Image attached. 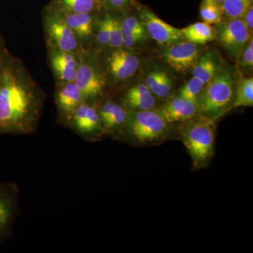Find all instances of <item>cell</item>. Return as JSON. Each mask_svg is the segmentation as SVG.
Wrapping results in <instances>:
<instances>
[{"mask_svg": "<svg viewBox=\"0 0 253 253\" xmlns=\"http://www.w3.org/2000/svg\"><path fill=\"white\" fill-rule=\"evenodd\" d=\"M242 18L243 21L246 24V26H247L248 29L250 31V33L253 35V4H251V6L248 8V9L246 10V12L243 16Z\"/></svg>", "mask_w": 253, "mask_h": 253, "instance_id": "1f68e13d", "label": "cell"}, {"mask_svg": "<svg viewBox=\"0 0 253 253\" xmlns=\"http://www.w3.org/2000/svg\"><path fill=\"white\" fill-rule=\"evenodd\" d=\"M19 210V188L13 181L0 182V245L10 239Z\"/></svg>", "mask_w": 253, "mask_h": 253, "instance_id": "ba28073f", "label": "cell"}, {"mask_svg": "<svg viewBox=\"0 0 253 253\" xmlns=\"http://www.w3.org/2000/svg\"><path fill=\"white\" fill-rule=\"evenodd\" d=\"M99 3V0H54L51 6L61 12L93 14Z\"/></svg>", "mask_w": 253, "mask_h": 253, "instance_id": "7402d4cb", "label": "cell"}, {"mask_svg": "<svg viewBox=\"0 0 253 253\" xmlns=\"http://www.w3.org/2000/svg\"><path fill=\"white\" fill-rule=\"evenodd\" d=\"M109 47L111 49L123 48V34L121 21L117 18H111V38Z\"/></svg>", "mask_w": 253, "mask_h": 253, "instance_id": "f1b7e54d", "label": "cell"}, {"mask_svg": "<svg viewBox=\"0 0 253 253\" xmlns=\"http://www.w3.org/2000/svg\"><path fill=\"white\" fill-rule=\"evenodd\" d=\"M253 106V78H244L236 87L235 99L231 109Z\"/></svg>", "mask_w": 253, "mask_h": 253, "instance_id": "603a6c76", "label": "cell"}, {"mask_svg": "<svg viewBox=\"0 0 253 253\" xmlns=\"http://www.w3.org/2000/svg\"><path fill=\"white\" fill-rule=\"evenodd\" d=\"M5 49H6V47H5L4 41L2 36H1V33H0V57H1Z\"/></svg>", "mask_w": 253, "mask_h": 253, "instance_id": "d6a6232c", "label": "cell"}, {"mask_svg": "<svg viewBox=\"0 0 253 253\" xmlns=\"http://www.w3.org/2000/svg\"><path fill=\"white\" fill-rule=\"evenodd\" d=\"M139 13L146 33L158 44L169 46L185 40L181 29L165 22L151 10L140 6Z\"/></svg>", "mask_w": 253, "mask_h": 253, "instance_id": "30bf717a", "label": "cell"}, {"mask_svg": "<svg viewBox=\"0 0 253 253\" xmlns=\"http://www.w3.org/2000/svg\"><path fill=\"white\" fill-rule=\"evenodd\" d=\"M81 53L48 47V58L56 84L74 82L79 66Z\"/></svg>", "mask_w": 253, "mask_h": 253, "instance_id": "4fadbf2b", "label": "cell"}, {"mask_svg": "<svg viewBox=\"0 0 253 253\" xmlns=\"http://www.w3.org/2000/svg\"><path fill=\"white\" fill-rule=\"evenodd\" d=\"M216 121L199 114L182 123L181 140L191 156L192 170L204 169L209 166L214 154Z\"/></svg>", "mask_w": 253, "mask_h": 253, "instance_id": "3957f363", "label": "cell"}, {"mask_svg": "<svg viewBox=\"0 0 253 253\" xmlns=\"http://www.w3.org/2000/svg\"><path fill=\"white\" fill-rule=\"evenodd\" d=\"M66 126L86 141H98L104 135L97 102L94 101H83L71 115Z\"/></svg>", "mask_w": 253, "mask_h": 253, "instance_id": "52a82bcc", "label": "cell"}, {"mask_svg": "<svg viewBox=\"0 0 253 253\" xmlns=\"http://www.w3.org/2000/svg\"><path fill=\"white\" fill-rule=\"evenodd\" d=\"M219 27L216 30V38L229 54L236 59L245 46L253 38L242 18L226 19L225 22L219 23Z\"/></svg>", "mask_w": 253, "mask_h": 253, "instance_id": "9c48e42d", "label": "cell"}, {"mask_svg": "<svg viewBox=\"0 0 253 253\" xmlns=\"http://www.w3.org/2000/svg\"><path fill=\"white\" fill-rule=\"evenodd\" d=\"M74 83L81 91L84 101L97 102L104 94L106 78L90 55L83 49Z\"/></svg>", "mask_w": 253, "mask_h": 253, "instance_id": "8992f818", "label": "cell"}, {"mask_svg": "<svg viewBox=\"0 0 253 253\" xmlns=\"http://www.w3.org/2000/svg\"><path fill=\"white\" fill-rule=\"evenodd\" d=\"M171 126L156 108L129 111L127 119L116 138L139 147L161 144L170 136Z\"/></svg>", "mask_w": 253, "mask_h": 253, "instance_id": "7a4b0ae2", "label": "cell"}, {"mask_svg": "<svg viewBox=\"0 0 253 253\" xmlns=\"http://www.w3.org/2000/svg\"><path fill=\"white\" fill-rule=\"evenodd\" d=\"M186 41L196 44H205L216 39V30L207 23H193L181 29Z\"/></svg>", "mask_w": 253, "mask_h": 253, "instance_id": "ffe728a7", "label": "cell"}, {"mask_svg": "<svg viewBox=\"0 0 253 253\" xmlns=\"http://www.w3.org/2000/svg\"><path fill=\"white\" fill-rule=\"evenodd\" d=\"M251 4V0H224L220 6L223 16L226 19H236L242 18Z\"/></svg>", "mask_w": 253, "mask_h": 253, "instance_id": "cb8c5ba5", "label": "cell"}, {"mask_svg": "<svg viewBox=\"0 0 253 253\" xmlns=\"http://www.w3.org/2000/svg\"><path fill=\"white\" fill-rule=\"evenodd\" d=\"M121 103L129 111H146L156 108L157 99L145 83H139L126 91Z\"/></svg>", "mask_w": 253, "mask_h": 253, "instance_id": "e0dca14e", "label": "cell"}, {"mask_svg": "<svg viewBox=\"0 0 253 253\" xmlns=\"http://www.w3.org/2000/svg\"><path fill=\"white\" fill-rule=\"evenodd\" d=\"M158 109L171 126L175 123L182 124L200 114L197 101L186 99L178 95L168 100Z\"/></svg>", "mask_w": 253, "mask_h": 253, "instance_id": "2e32d148", "label": "cell"}, {"mask_svg": "<svg viewBox=\"0 0 253 253\" xmlns=\"http://www.w3.org/2000/svg\"><path fill=\"white\" fill-rule=\"evenodd\" d=\"M236 90L235 79L231 70L220 68L206 83L198 97L200 114L217 121L232 108Z\"/></svg>", "mask_w": 253, "mask_h": 253, "instance_id": "277c9868", "label": "cell"}, {"mask_svg": "<svg viewBox=\"0 0 253 253\" xmlns=\"http://www.w3.org/2000/svg\"><path fill=\"white\" fill-rule=\"evenodd\" d=\"M84 101L81 91L74 82L56 84L55 104L57 108L59 121L65 126L73 113Z\"/></svg>", "mask_w": 253, "mask_h": 253, "instance_id": "9a60e30c", "label": "cell"}, {"mask_svg": "<svg viewBox=\"0 0 253 253\" xmlns=\"http://www.w3.org/2000/svg\"><path fill=\"white\" fill-rule=\"evenodd\" d=\"M104 1V0H99L100 3H101V1Z\"/></svg>", "mask_w": 253, "mask_h": 253, "instance_id": "e575fe53", "label": "cell"}, {"mask_svg": "<svg viewBox=\"0 0 253 253\" xmlns=\"http://www.w3.org/2000/svg\"><path fill=\"white\" fill-rule=\"evenodd\" d=\"M46 97L23 61L6 48L0 57V136L35 134Z\"/></svg>", "mask_w": 253, "mask_h": 253, "instance_id": "6da1fadb", "label": "cell"}, {"mask_svg": "<svg viewBox=\"0 0 253 253\" xmlns=\"http://www.w3.org/2000/svg\"><path fill=\"white\" fill-rule=\"evenodd\" d=\"M163 51L165 61L173 70L181 73L191 71L199 59L198 44L184 40L167 46Z\"/></svg>", "mask_w": 253, "mask_h": 253, "instance_id": "8fae6325", "label": "cell"}, {"mask_svg": "<svg viewBox=\"0 0 253 253\" xmlns=\"http://www.w3.org/2000/svg\"><path fill=\"white\" fill-rule=\"evenodd\" d=\"M200 16L204 22L211 25L219 24L223 19L220 5L212 0H202Z\"/></svg>", "mask_w": 253, "mask_h": 253, "instance_id": "d4e9b609", "label": "cell"}, {"mask_svg": "<svg viewBox=\"0 0 253 253\" xmlns=\"http://www.w3.org/2000/svg\"><path fill=\"white\" fill-rule=\"evenodd\" d=\"M144 83L156 99H167L172 92V79L165 71L157 70L149 73L145 79Z\"/></svg>", "mask_w": 253, "mask_h": 253, "instance_id": "d6986e66", "label": "cell"}, {"mask_svg": "<svg viewBox=\"0 0 253 253\" xmlns=\"http://www.w3.org/2000/svg\"><path fill=\"white\" fill-rule=\"evenodd\" d=\"M106 69L113 81L121 83L134 76L140 66L138 56L126 48L112 49L106 57Z\"/></svg>", "mask_w": 253, "mask_h": 253, "instance_id": "7c38bea8", "label": "cell"}, {"mask_svg": "<svg viewBox=\"0 0 253 253\" xmlns=\"http://www.w3.org/2000/svg\"><path fill=\"white\" fill-rule=\"evenodd\" d=\"M61 14H63L69 27L78 37L83 48V44H85L94 34L95 30L94 15L66 12H61Z\"/></svg>", "mask_w": 253, "mask_h": 253, "instance_id": "ac0fdd59", "label": "cell"}, {"mask_svg": "<svg viewBox=\"0 0 253 253\" xmlns=\"http://www.w3.org/2000/svg\"><path fill=\"white\" fill-rule=\"evenodd\" d=\"M121 26H122L123 36L136 34L145 38L147 36V33L141 20L135 16H126L121 21Z\"/></svg>", "mask_w": 253, "mask_h": 253, "instance_id": "4316f807", "label": "cell"}, {"mask_svg": "<svg viewBox=\"0 0 253 253\" xmlns=\"http://www.w3.org/2000/svg\"><path fill=\"white\" fill-rule=\"evenodd\" d=\"M212 1H214V2L217 3L218 4L221 5L222 4L223 1H224V0H212Z\"/></svg>", "mask_w": 253, "mask_h": 253, "instance_id": "836d02e7", "label": "cell"}, {"mask_svg": "<svg viewBox=\"0 0 253 253\" xmlns=\"http://www.w3.org/2000/svg\"><path fill=\"white\" fill-rule=\"evenodd\" d=\"M251 1H253V0H251Z\"/></svg>", "mask_w": 253, "mask_h": 253, "instance_id": "d590c367", "label": "cell"}, {"mask_svg": "<svg viewBox=\"0 0 253 253\" xmlns=\"http://www.w3.org/2000/svg\"><path fill=\"white\" fill-rule=\"evenodd\" d=\"M111 18L110 15H106L103 19L99 22L97 29H96V42L99 46L106 47L109 46L110 38H111Z\"/></svg>", "mask_w": 253, "mask_h": 253, "instance_id": "83f0119b", "label": "cell"}, {"mask_svg": "<svg viewBox=\"0 0 253 253\" xmlns=\"http://www.w3.org/2000/svg\"><path fill=\"white\" fill-rule=\"evenodd\" d=\"M220 70L217 58L211 51L201 56L193 68V76L199 78L205 84L211 81Z\"/></svg>", "mask_w": 253, "mask_h": 253, "instance_id": "44dd1931", "label": "cell"}, {"mask_svg": "<svg viewBox=\"0 0 253 253\" xmlns=\"http://www.w3.org/2000/svg\"><path fill=\"white\" fill-rule=\"evenodd\" d=\"M131 0H104L101 3L107 6L110 9H121L126 7Z\"/></svg>", "mask_w": 253, "mask_h": 253, "instance_id": "4dcf8cb0", "label": "cell"}, {"mask_svg": "<svg viewBox=\"0 0 253 253\" xmlns=\"http://www.w3.org/2000/svg\"><path fill=\"white\" fill-rule=\"evenodd\" d=\"M98 107L104 135L116 138L124 126L129 111L121 101L117 102L111 99L105 100Z\"/></svg>", "mask_w": 253, "mask_h": 253, "instance_id": "5bb4252c", "label": "cell"}, {"mask_svg": "<svg viewBox=\"0 0 253 253\" xmlns=\"http://www.w3.org/2000/svg\"><path fill=\"white\" fill-rule=\"evenodd\" d=\"M42 23L48 47L81 53L83 48L78 37L66 23L63 14L52 6L42 14Z\"/></svg>", "mask_w": 253, "mask_h": 253, "instance_id": "5b68a950", "label": "cell"}, {"mask_svg": "<svg viewBox=\"0 0 253 253\" xmlns=\"http://www.w3.org/2000/svg\"><path fill=\"white\" fill-rule=\"evenodd\" d=\"M206 84L199 78L193 76L187 83L181 88L178 96L186 99L197 101L198 97Z\"/></svg>", "mask_w": 253, "mask_h": 253, "instance_id": "484cf974", "label": "cell"}, {"mask_svg": "<svg viewBox=\"0 0 253 253\" xmlns=\"http://www.w3.org/2000/svg\"><path fill=\"white\" fill-rule=\"evenodd\" d=\"M240 63L243 68L252 70L253 66V40H250L249 43L245 46L239 57Z\"/></svg>", "mask_w": 253, "mask_h": 253, "instance_id": "f546056e", "label": "cell"}]
</instances>
